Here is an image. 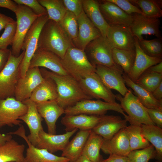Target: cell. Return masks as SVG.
<instances>
[{
  "instance_id": "1",
  "label": "cell",
  "mask_w": 162,
  "mask_h": 162,
  "mask_svg": "<svg viewBox=\"0 0 162 162\" xmlns=\"http://www.w3.org/2000/svg\"><path fill=\"white\" fill-rule=\"evenodd\" d=\"M40 69L43 76L49 77L55 82L58 92L56 100L64 109L71 107L81 101L92 99L79 82L69 74L60 75L44 68Z\"/></svg>"
},
{
  "instance_id": "2",
  "label": "cell",
  "mask_w": 162,
  "mask_h": 162,
  "mask_svg": "<svg viewBox=\"0 0 162 162\" xmlns=\"http://www.w3.org/2000/svg\"><path fill=\"white\" fill-rule=\"evenodd\" d=\"M75 47L59 23L48 19L40 33L38 48L52 52L62 59L68 49Z\"/></svg>"
},
{
  "instance_id": "3",
  "label": "cell",
  "mask_w": 162,
  "mask_h": 162,
  "mask_svg": "<svg viewBox=\"0 0 162 162\" xmlns=\"http://www.w3.org/2000/svg\"><path fill=\"white\" fill-rule=\"evenodd\" d=\"M61 62L68 74L78 81L95 72L96 66L89 61L84 50L75 47L68 49Z\"/></svg>"
},
{
  "instance_id": "4",
  "label": "cell",
  "mask_w": 162,
  "mask_h": 162,
  "mask_svg": "<svg viewBox=\"0 0 162 162\" xmlns=\"http://www.w3.org/2000/svg\"><path fill=\"white\" fill-rule=\"evenodd\" d=\"M23 50L18 56L10 52L7 62L0 72V100L14 97L16 86L20 77L19 67L24 55Z\"/></svg>"
},
{
  "instance_id": "5",
  "label": "cell",
  "mask_w": 162,
  "mask_h": 162,
  "mask_svg": "<svg viewBox=\"0 0 162 162\" xmlns=\"http://www.w3.org/2000/svg\"><path fill=\"white\" fill-rule=\"evenodd\" d=\"M113 48L106 37L101 35L90 42L84 50L89 61L94 66L100 64L109 68H121L113 60Z\"/></svg>"
},
{
  "instance_id": "6",
  "label": "cell",
  "mask_w": 162,
  "mask_h": 162,
  "mask_svg": "<svg viewBox=\"0 0 162 162\" xmlns=\"http://www.w3.org/2000/svg\"><path fill=\"white\" fill-rule=\"evenodd\" d=\"M116 99L120 101L124 112L128 114V122L130 124H154L150 118L145 107L130 89L122 97L120 94L115 95Z\"/></svg>"
},
{
  "instance_id": "7",
  "label": "cell",
  "mask_w": 162,
  "mask_h": 162,
  "mask_svg": "<svg viewBox=\"0 0 162 162\" xmlns=\"http://www.w3.org/2000/svg\"><path fill=\"white\" fill-rule=\"evenodd\" d=\"M48 20L47 14L38 17L33 22L23 41L21 50H25L24 56L19 67L20 77H23L29 68L30 61L38 48L41 31Z\"/></svg>"
},
{
  "instance_id": "8",
  "label": "cell",
  "mask_w": 162,
  "mask_h": 162,
  "mask_svg": "<svg viewBox=\"0 0 162 162\" xmlns=\"http://www.w3.org/2000/svg\"><path fill=\"white\" fill-rule=\"evenodd\" d=\"M108 110H112L122 114L128 121V117L120 105L112 104L100 100H85L81 101L74 105L64 109L65 115H74L83 114L90 115L103 116Z\"/></svg>"
},
{
  "instance_id": "9",
  "label": "cell",
  "mask_w": 162,
  "mask_h": 162,
  "mask_svg": "<svg viewBox=\"0 0 162 162\" xmlns=\"http://www.w3.org/2000/svg\"><path fill=\"white\" fill-rule=\"evenodd\" d=\"M14 13L16 18V28L11 52L13 55L18 56L21 53L22 44L28 31L34 21L42 16L36 14L23 5L18 4Z\"/></svg>"
},
{
  "instance_id": "10",
  "label": "cell",
  "mask_w": 162,
  "mask_h": 162,
  "mask_svg": "<svg viewBox=\"0 0 162 162\" xmlns=\"http://www.w3.org/2000/svg\"><path fill=\"white\" fill-rule=\"evenodd\" d=\"M27 110V106L14 97L0 100V128L6 125L20 126L22 122L19 118Z\"/></svg>"
},
{
  "instance_id": "11",
  "label": "cell",
  "mask_w": 162,
  "mask_h": 162,
  "mask_svg": "<svg viewBox=\"0 0 162 162\" xmlns=\"http://www.w3.org/2000/svg\"><path fill=\"white\" fill-rule=\"evenodd\" d=\"M79 82L85 91L92 98L102 99L105 102L110 103H117L115 95L105 85L95 72Z\"/></svg>"
},
{
  "instance_id": "12",
  "label": "cell",
  "mask_w": 162,
  "mask_h": 162,
  "mask_svg": "<svg viewBox=\"0 0 162 162\" xmlns=\"http://www.w3.org/2000/svg\"><path fill=\"white\" fill-rule=\"evenodd\" d=\"M44 80L39 67L28 68L25 76L18 80L14 98L21 102L29 99L34 89Z\"/></svg>"
},
{
  "instance_id": "13",
  "label": "cell",
  "mask_w": 162,
  "mask_h": 162,
  "mask_svg": "<svg viewBox=\"0 0 162 162\" xmlns=\"http://www.w3.org/2000/svg\"><path fill=\"white\" fill-rule=\"evenodd\" d=\"M132 16L133 21L129 27L133 36L137 37L139 40L143 39V35L152 34L157 38H162L159 18L146 16L139 14H134Z\"/></svg>"
},
{
  "instance_id": "14",
  "label": "cell",
  "mask_w": 162,
  "mask_h": 162,
  "mask_svg": "<svg viewBox=\"0 0 162 162\" xmlns=\"http://www.w3.org/2000/svg\"><path fill=\"white\" fill-rule=\"evenodd\" d=\"M16 131L8 133L21 137L26 142L28 146L26 149L25 160L28 162H69L68 160L62 156H58L49 152L46 149L38 148L33 146L28 139L25 130L21 125Z\"/></svg>"
},
{
  "instance_id": "15",
  "label": "cell",
  "mask_w": 162,
  "mask_h": 162,
  "mask_svg": "<svg viewBox=\"0 0 162 162\" xmlns=\"http://www.w3.org/2000/svg\"><path fill=\"white\" fill-rule=\"evenodd\" d=\"M95 73L105 85L109 89H114L124 96L128 92L122 76L123 71L122 68H109L98 64Z\"/></svg>"
},
{
  "instance_id": "16",
  "label": "cell",
  "mask_w": 162,
  "mask_h": 162,
  "mask_svg": "<svg viewBox=\"0 0 162 162\" xmlns=\"http://www.w3.org/2000/svg\"><path fill=\"white\" fill-rule=\"evenodd\" d=\"M77 19L78 34L72 41L75 47L84 50L90 42L102 35L99 30L86 16L83 10Z\"/></svg>"
},
{
  "instance_id": "17",
  "label": "cell",
  "mask_w": 162,
  "mask_h": 162,
  "mask_svg": "<svg viewBox=\"0 0 162 162\" xmlns=\"http://www.w3.org/2000/svg\"><path fill=\"white\" fill-rule=\"evenodd\" d=\"M36 67L48 69L60 75L68 74L63 67L59 57L52 52L38 48L32 58L29 68Z\"/></svg>"
},
{
  "instance_id": "18",
  "label": "cell",
  "mask_w": 162,
  "mask_h": 162,
  "mask_svg": "<svg viewBox=\"0 0 162 162\" xmlns=\"http://www.w3.org/2000/svg\"><path fill=\"white\" fill-rule=\"evenodd\" d=\"M27 107L26 113L19 118L28 126L30 134L27 137L28 140L35 147L39 140L40 132L43 130L42 122V118L38 113L36 104L34 101L28 99L22 102Z\"/></svg>"
},
{
  "instance_id": "19",
  "label": "cell",
  "mask_w": 162,
  "mask_h": 162,
  "mask_svg": "<svg viewBox=\"0 0 162 162\" xmlns=\"http://www.w3.org/2000/svg\"><path fill=\"white\" fill-rule=\"evenodd\" d=\"M106 37L114 48L135 50L134 37L132 35L128 26L109 25Z\"/></svg>"
},
{
  "instance_id": "20",
  "label": "cell",
  "mask_w": 162,
  "mask_h": 162,
  "mask_svg": "<svg viewBox=\"0 0 162 162\" xmlns=\"http://www.w3.org/2000/svg\"><path fill=\"white\" fill-rule=\"evenodd\" d=\"M78 130L75 129L61 134H50L41 130L39 134V140L35 147L46 149L53 154L58 151H62L69 142L70 138Z\"/></svg>"
},
{
  "instance_id": "21",
  "label": "cell",
  "mask_w": 162,
  "mask_h": 162,
  "mask_svg": "<svg viewBox=\"0 0 162 162\" xmlns=\"http://www.w3.org/2000/svg\"><path fill=\"white\" fill-rule=\"evenodd\" d=\"M98 2L101 13L109 25L130 26L133 19L132 15L127 14L116 4L107 0Z\"/></svg>"
},
{
  "instance_id": "22",
  "label": "cell",
  "mask_w": 162,
  "mask_h": 162,
  "mask_svg": "<svg viewBox=\"0 0 162 162\" xmlns=\"http://www.w3.org/2000/svg\"><path fill=\"white\" fill-rule=\"evenodd\" d=\"M35 103L38 113L45 120L48 133L55 134L56 122L60 116L64 114V109L59 105L56 100Z\"/></svg>"
},
{
  "instance_id": "23",
  "label": "cell",
  "mask_w": 162,
  "mask_h": 162,
  "mask_svg": "<svg viewBox=\"0 0 162 162\" xmlns=\"http://www.w3.org/2000/svg\"><path fill=\"white\" fill-rule=\"evenodd\" d=\"M101 149L106 154L127 156L131 150L125 128L120 130L111 139H104Z\"/></svg>"
},
{
  "instance_id": "24",
  "label": "cell",
  "mask_w": 162,
  "mask_h": 162,
  "mask_svg": "<svg viewBox=\"0 0 162 162\" xmlns=\"http://www.w3.org/2000/svg\"><path fill=\"white\" fill-rule=\"evenodd\" d=\"M128 122L119 116L104 115L92 130L104 139H110L120 130L127 126Z\"/></svg>"
},
{
  "instance_id": "25",
  "label": "cell",
  "mask_w": 162,
  "mask_h": 162,
  "mask_svg": "<svg viewBox=\"0 0 162 162\" xmlns=\"http://www.w3.org/2000/svg\"><path fill=\"white\" fill-rule=\"evenodd\" d=\"M102 116L83 114L65 115L62 118L61 122L65 126L66 132L75 129L82 130H91L100 122Z\"/></svg>"
},
{
  "instance_id": "26",
  "label": "cell",
  "mask_w": 162,
  "mask_h": 162,
  "mask_svg": "<svg viewBox=\"0 0 162 162\" xmlns=\"http://www.w3.org/2000/svg\"><path fill=\"white\" fill-rule=\"evenodd\" d=\"M136 57L135 62L128 76L135 82L149 68L162 62V58L150 56L141 49L137 38L134 37Z\"/></svg>"
},
{
  "instance_id": "27",
  "label": "cell",
  "mask_w": 162,
  "mask_h": 162,
  "mask_svg": "<svg viewBox=\"0 0 162 162\" xmlns=\"http://www.w3.org/2000/svg\"><path fill=\"white\" fill-rule=\"evenodd\" d=\"M83 10L94 25L100 32L102 36L106 37L109 25L100 11L98 1L82 0Z\"/></svg>"
},
{
  "instance_id": "28",
  "label": "cell",
  "mask_w": 162,
  "mask_h": 162,
  "mask_svg": "<svg viewBox=\"0 0 162 162\" xmlns=\"http://www.w3.org/2000/svg\"><path fill=\"white\" fill-rule=\"evenodd\" d=\"M91 130H80L69 142L62 151V156L68 159L69 162H75L82 155L85 143Z\"/></svg>"
},
{
  "instance_id": "29",
  "label": "cell",
  "mask_w": 162,
  "mask_h": 162,
  "mask_svg": "<svg viewBox=\"0 0 162 162\" xmlns=\"http://www.w3.org/2000/svg\"><path fill=\"white\" fill-rule=\"evenodd\" d=\"M125 84L131 88L134 94L146 108L162 110V101L157 100L152 93L136 84L124 73L122 74Z\"/></svg>"
},
{
  "instance_id": "30",
  "label": "cell",
  "mask_w": 162,
  "mask_h": 162,
  "mask_svg": "<svg viewBox=\"0 0 162 162\" xmlns=\"http://www.w3.org/2000/svg\"><path fill=\"white\" fill-rule=\"evenodd\" d=\"M34 89L29 99L35 103L56 100L58 92L56 84L51 78L45 76Z\"/></svg>"
},
{
  "instance_id": "31",
  "label": "cell",
  "mask_w": 162,
  "mask_h": 162,
  "mask_svg": "<svg viewBox=\"0 0 162 162\" xmlns=\"http://www.w3.org/2000/svg\"><path fill=\"white\" fill-rule=\"evenodd\" d=\"M25 146L11 139L0 145V162H24Z\"/></svg>"
},
{
  "instance_id": "32",
  "label": "cell",
  "mask_w": 162,
  "mask_h": 162,
  "mask_svg": "<svg viewBox=\"0 0 162 162\" xmlns=\"http://www.w3.org/2000/svg\"><path fill=\"white\" fill-rule=\"evenodd\" d=\"M103 138L92 130L85 143L82 155L93 162H102L104 159L100 154Z\"/></svg>"
},
{
  "instance_id": "33",
  "label": "cell",
  "mask_w": 162,
  "mask_h": 162,
  "mask_svg": "<svg viewBox=\"0 0 162 162\" xmlns=\"http://www.w3.org/2000/svg\"><path fill=\"white\" fill-rule=\"evenodd\" d=\"M142 133L145 138L154 148L155 159L157 162L162 161V129L156 125L142 124Z\"/></svg>"
},
{
  "instance_id": "34",
  "label": "cell",
  "mask_w": 162,
  "mask_h": 162,
  "mask_svg": "<svg viewBox=\"0 0 162 162\" xmlns=\"http://www.w3.org/2000/svg\"><path fill=\"white\" fill-rule=\"evenodd\" d=\"M136 57L135 50H126L113 48L112 58L113 62L120 66L124 73L128 75L134 65Z\"/></svg>"
},
{
  "instance_id": "35",
  "label": "cell",
  "mask_w": 162,
  "mask_h": 162,
  "mask_svg": "<svg viewBox=\"0 0 162 162\" xmlns=\"http://www.w3.org/2000/svg\"><path fill=\"white\" fill-rule=\"evenodd\" d=\"M125 129L128 136L131 151L143 149L151 145L144 136L141 126L130 124Z\"/></svg>"
},
{
  "instance_id": "36",
  "label": "cell",
  "mask_w": 162,
  "mask_h": 162,
  "mask_svg": "<svg viewBox=\"0 0 162 162\" xmlns=\"http://www.w3.org/2000/svg\"><path fill=\"white\" fill-rule=\"evenodd\" d=\"M46 9L48 19L58 23L68 11L62 0H38Z\"/></svg>"
},
{
  "instance_id": "37",
  "label": "cell",
  "mask_w": 162,
  "mask_h": 162,
  "mask_svg": "<svg viewBox=\"0 0 162 162\" xmlns=\"http://www.w3.org/2000/svg\"><path fill=\"white\" fill-rule=\"evenodd\" d=\"M141 9L142 14L150 17L159 18L162 16V1L155 0H130Z\"/></svg>"
},
{
  "instance_id": "38",
  "label": "cell",
  "mask_w": 162,
  "mask_h": 162,
  "mask_svg": "<svg viewBox=\"0 0 162 162\" xmlns=\"http://www.w3.org/2000/svg\"><path fill=\"white\" fill-rule=\"evenodd\" d=\"M162 82V74L145 71L134 82L152 93Z\"/></svg>"
},
{
  "instance_id": "39",
  "label": "cell",
  "mask_w": 162,
  "mask_h": 162,
  "mask_svg": "<svg viewBox=\"0 0 162 162\" xmlns=\"http://www.w3.org/2000/svg\"><path fill=\"white\" fill-rule=\"evenodd\" d=\"M138 43L141 49L146 54L151 57L162 58V38L149 40L143 39L138 40Z\"/></svg>"
},
{
  "instance_id": "40",
  "label": "cell",
  "mask_w": 162,
  "mask_h": 162,
  "mask_svg": "<svg viewBox=\"0 0 162 162\" xmlns=\"http://www.w3.org/2000/svg\"><path fill=\"white\" fill-rule=\"evenodd\" d=\"M58 23L72 40L77 37L78 24L77 17L73 13L67 11Z\"/></svg>"
},
{
  "instance_id": "41",
  "label": "cell",
  "mask_w": 162,
  "mask_h": 162,
  "mask_svg": "<svg viewBox=\"0 0 162 162\" xmlns=\"http://www.w3.org/2000/svg\"><path fill=\"white\" fill-rule=\"evenodd\" d=\"M156 152L151 144L141 150L130 151L127 156L129 162H148L150 159L155 158Z\"/></svg>"
},
{
  "instance_id": "42",
  "label": "cell",
  "mask_w": 162,
  "mask_h": 162,
  "mask_svg": "<svg viewBox=\"0 0 162 162\" xmlns=\"http://www.w3.org/2000/svg\"><path fill=\"white\" fill-rule=\"evenodd\" d=\"M16 28V21L8 24L6 26L0 37V50L6 49L9 45H12L15 37Z\"/></svg>"
},
{
  "instance_id": "43",
  "label": "cell",
  "mask_w": 162,
  "mask_h": 162,
  "mask_svg": "<svg viewBox=\"0 0 162 162\" xmlns=\"http://www.w3.org/2000/svg\"><path fill=\"white\" fill-rule=\"evenodd\" d=\"M17 4L23 5L30 8L36 14L43 16L47 14L45 8L37 0H14Z\"/></svg>"
},
{
  "instance_id": "44",
  "label": "cell",
  "mask_w": 162,
  "mask_h": 162,
  "mask_svg": "<svg viewBox=\"0 0 162 162\" xmlns=\"http://www.w3.org/2000/svg\"><path fill=\"white\" fill-rule=\"evenodd\" d=\"M116 4L127 14H142L141 10L135 6L128 0H107Z\"/></svg>"
},
{
  "instance_id": "45",
  "label": "cell",
  "mask_w": 162,
  "mask_h": 162,
  "mask_svg": "<svg viewBox=\"0 0 162 162\" xmlns=\"http://www.w3.org/2000/svg\"><path fill=\"white\" fill-rule=\"evenodd\" d=\"M68 11L77 17L83 10L82 0H62Z\"/></svg>"
},
{
  "instance_id": "46",
  "label": "cell",
  "mask_w": 162,
  "mask_h": 162,
  "mask_svg": "<svg viewBox=\"0 0 162 162\" xmlns=\"http://www.w3.org/2000/svg\"><path fill=\"white\" fill-rule=\"evenodd\" d=\"M145 109L152 122L156 126L162 128V110L146 107Z\"/></svg>"
},
{
  "instance_id": "47",
  "label": "cell",
  "mask_w": 162,
  "mask_h": 162,
  "mask_svg": "<svg viewBox=\"0 0 162 162\" xmlns=\"http://www.w3.org/2000/svg\"><path fill=\"white\" fill-rule=\"evenodd\" d=\"M10 52L11 50L8 48L0 50V72L6 65Z\"/></svg>"
},
{
  "instance_id": "48",
  "label": "cell",
  "mask_w": 162,
  "mask_h": 162,
  "mask_svg": "<svg viewBox=\"0 0 162 162\" xmlns=\"http://www.w3.org/2000/svg\"><path fill=\"white\" fill-rule=\"evenodd\" d=\"M18 4L11 0H0V7L7 8L14 12L17 9Z\"/></svg>"
},
{
  "instance_id": "49",
  "label": "cell",
  "mask_w": 162,
  "mask_h": 162,
  "mask_svg": "<svg viewBox=\"0 0 162 162\" xmlns=\"http://www.w3.org/2000/svg\"><path fill=\"white\" fill-rule=\"evenodd\" d=\"M102 162H129L127 156L115 154H110L109 157L106 159H104Z\"/></svg>"
},
{
  "instance_id": "50",
  "label": "cell",
  "mask_w": 162,
  "mask_h": 162,
  "mask_svg": "<svg viewBox=\"0 0 162 162\" xmlns=\"http://www.w3.org/2000/svg\"><path fill=\"white\" fill-rule=\"evenodd\" d=\"M15 21L13 19L0 12V31L9 23Z\"/></svg>"
},
{
  "instance_id": "51",
  "label": "cell",
  "mask_w": 162,
  "mask_h": 162,
  "mask_svg": "<svg viewBox=\"0 0 162 162\" xmlns=\"http://www.w3.org/2000/svg\"><path fill=\"white\" fill-rule=\"evenodd\" d=\"M154 98L158 100L162 101V82L152 92Z\"/></svg>"
},
{
  "instance_id": "52",
  "label": "cell",
  "mask_w": 162,
  "mask_h": 162,
  "mask_svg": "<svg viewBox=\"0 0 162 162\" xmlns=\"http://www.w3.org/2000/svg\"><path fill=\"white\" fill-rule=\"evenodd\" d=\"M146 71L151 72L162 74V62L158 64L151 66Z\"/></svg>"
},
{
  "instance_id": "53",
  "label": "cell",
  "mask_w": 162,
  "mask_h": 162,
  "mask_svg": "<svg viewBox=\"0 0 162 162\" xmlns=\"http://www.w3.org/2000/svg\"><path fill=\"white\" fill-rule=\"evenodd\" d=\"M11 135L8 134L5 135L0 133V145L5 143L7 141L12 139Z\"/></svg>"
},
{
  "instance_id": "54",
  "label": "cell",
  "mask_w": 162,
  "mask_h": 162,
  "mask_svg": "<svg viewBox=\"0 0 162 162\" xmlns=\"http://www.w3.org/2000/svg\"><path fill=\"white\" fill-rule=\"evenodd\" d=\"M75 162H93L86 157L82 155Z\"/></svg>"
},
{
  "instance_id": "55",
  "label": "cell",
  "mask_w": 162,
  "mask_h": 162,
  "mask_svg": "<svg viewBox=\"0 0 162 162\" xmlns=\"http://www.w3.org/2000/svg\"><path fill=\"white\" fill-rule=\"evenodd\" d=\"M16 162L14 161H9V162Z\"/></svg>"
},
{
  "instance_id": "56",
  "label": "cell",
  "mask_w": 162,
  "mask_h": 162,
  "mask_svg": "<svg viewBox=\"0 0 162 162\" xmlns=\"http://www.w3.org/2000/svg\"><path fill=\"white\" fill-rule=\"evenodd\" d=\"M24 162H28L26 161L25 160V161Z\"/></svg>"
}]
</instances>
